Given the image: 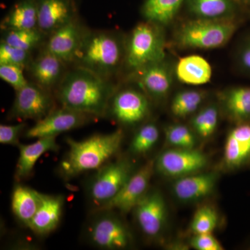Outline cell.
<instances>
[{"instance_id":"cell-1","label":"cell","mask_w":250,"mask_h":250,"mask_svg":"<svg viewBox=\"0 0 250 250\" xmlns=\"http://www.w3.org/2000/svg\"><path fill=\"white\" fill-rule=\"evenodd\" d=\"M114 86L104 78L85 69L76 67L61 81L58 98L62 107L103 116L107 113Z\"/></svg>"},{"instance_id":"cell-2","label":"cell","mask_w":250,"mask_h":250,"mask_svg":"<svg viewBox=\"0 0 250 250\" xmlns=\"http://www.w3.org/2000/svg\"><path fill=\"white\" fill-rule=\"evenodd\" d=\"M124 139L123 130L110 134H95L82 141L67 138L69 151L61 163L60 172L67 179L74 178L83 172L99 170L121 147Z\"/></svg>"},{"instance_id":"cell-3","label":"cell","mask_w":250,"mask_h":250,"mask_svg":"<svg viewBox=\"0 0 250 250\" xmlns=\"http://www.w3.org/2000/svg\"><path fill=\"white\" fill-rule=\"evenodd\" d=\"M125 44L109 31H85L74 59L77 67L105 79L113 76L125 62Z\"/></svg>"},{"instance_id":"cell-4","label":"cell","mask_w":250,"mask_h":250,"mask_svg":"<svg viewBox=\"0 0 250 250\" xmlns=\"http://www.w3.org/2000/svg\"><path fill=\"white\" fill-rule=\"evenodd\" d=\"M236 29L237 22L231 18H197L182 24L176 31L174 41L182 48H220L228 43Z\"/></svg>"},{"instance_id":"cell-5","label":"cell","mask_w":250,"mask_h":250,"mask_svg":"<svg viewBox=\"0 0 250 250\" xmlns=\"http://www.w3.org/2000/svg\"><path fill=\"white\" fill-rule=\"evenodd\" d=\"M161 27L146 21L133 29L125 44L124 62L131 71L165 60V36Z\"/></svg>"},{"instance_id":"cell-6","label":"cell","mask_w":250,"mask_h":250,"mask_svg":"<svg viewBox=\"0 0 250 250\" xmlns=\"http://www.w3.org/2000/svg\"><path fill=\"white\" fill-rule=\"evenodd\" d=\"M134 164L127 159L107 163L98 170L88 188L96 210L111 201L134 174Z\"/></svg>"},{"instance_id":"cell-7","label":"cell","mask_w":250,"mask_h":250,"mask_svg":"<svg viewBox=\"0 0 250 250\" xmlns=\"http://www.w3.org/2000/svg\"><path fill=\"white\" fill-rule=\"evenodd\" d=\"M88 229V239L93 246L106 250H125L132 243L126 225L111 210H98Z\"/></svg>"},{"instance_id":"cell-8","label":"cell","mask_w":250,"mask_h":250,"mask_svg":"<svg viewBox=\"0 0 250 250\" xmlns=\"http://www.w3.org/2000/svg\"><path fill=\"white\" fill-rule=\"evenodd\" d=\"M208 163V158L201 151L174 148L161 154L155 161V169L167 177L181 178L200 172Z\"/></svg>"},{"instance_id":"cell-9","label":"cell","mask_w":250,"mask_h":250,"mask_svg":"<svg viewBox=\"0 0 250 250\" xmlns=\"http://www.w3.org/2000/svg\"><path fill=\"white\" fill-rule=\"evenodd\" d=\"M54 102L47 90L37 83L28 82L16 90V98L10 115L18 119L39 121L52 111Z\"/></svg>"},{"instance_id":"cell-10","label":"cell","mask_w":250,"mask_h":250,"mask_svg":"<svg viewBox=\"0 0 250 250\" xmlns=\"http://www.w3.org/2000/svg\"><path fill=\"white\" fill-rule=\"evenodd\" d=\"M109 109L117 122L131 126L142 123L147 118L150 106L144 92L128 88L116 91L110 102Z\"/></svg>"},{"instance_id":"cell-11","label":"cell","mask_w":250,"mask_h":250,"mask_svg":"<svg viewBox=\"0 0 250 250\" xmlns=\"http://www.w3.org/2000/svg\"><path fill=\"white\" fill-rule=\"evenodd\" d=\"M90 115L62 107L52 110L47 116L36 122L26 131L27 139L56 137L57 135L80 127L89 119Z\"/></svg>"},{"instance_id":"cell-12","label":"cell","mask_w":250,"mask_h":250,"mask_svg":"<svg viewBox=\"0 0 250 250\" xmlns=\"http://www.w3.org/2000/svg\"><path fill=\"white\" fill-rule=\"evenodd\" d=\"M154 168L155 161H147L141 168L134 172L118 195L98 210H118L122 213H128L134 209L140 200L147 193Z\"/></svg>"},{"instance_id":"cell-13","label":"cell","mask_w":250,"mask_h":250,"mask_svg":"<svg viewBox=\"0 0 250 250\" xmlns=\"http://www.w3.org/2000/svg\"><path fill=\"white\" fill-rule=\"evenodd\" d=\"M133 210L142 232L149 238L159 237L167 219L165 200L160 192H147Z\"/></svg>"},{"instance_id":"cell-14","label":"cell","mask_w":250,"mask_h":250,"mask_svg":"<svg viewBox=\"0 0 250 250\" xmlns=\"http://www.w3.org/2000/svg\"><path fill=\"white\" fill-rule=\"evenodd\" d=\"M84 32L73 20L49 34L45 49L65 63L73 62Z\"/></svg>"},{"instance_id":"cell-15","label":"cell","mask_w":250,"mask_h":250,"mask_svg":"<svg viewBox=\"0 0 250 250\" xmlns=\"http://www.w3.org/2000/svg\"><path fill=\"white\" fill-rule=\"evenodd\" d=\"M38 27L45 35L75 19L71 0H38Z\"/></svg>"},{"instance_id":"cell-16","label":"cell","mask_w":250,"mask_h":250,"mask_svg":"<svg viewBox=\"0 0 250 250\" xmlns=\"http://www.w3.org/2000/svg\"><path fill=\"white\" fill-rule=\"evenodd\" d=\"M134 72L140 87L147 96L160 100L168 95L173 77L172 70L165 60Z\"/></svg>"},{"instance_id":"cell-17","label":"cell","mask_w":250,"mask_h":250,"mask_svg":"<svg viewBox=\"0 0 250 250\" xmlns=\"http://www.w3.org/2000/svg\"><path fill=\"white\" fill-rule=\"evenodd\" d=\"M218 179L216 172H197L177 179L172 190L182 201H195L209 195L214 190Z\"/></svg>"},{"instance_id":"cell-18","label":"cell","mask_w":250,"mask_h":250,"mask_svg":"<svg viewBox=\"0 0 250 250\" xmlns=\"http://www.w3.org/2000/svg\"><path fill=\"white\" fill-rule=\"evenodd\" d=\"M250 159V124L240 123L229 133L225 148L223 160L229 168H237Z\"/></svg>"},{"instance_id":"cell-19","label":"cell","mask_w":250,"mask_h":250,"mask_svg":"<svg viewBox=\"0 0 250 250\" xmlns=\"http://www.w3.org/2000/svg\"><path fill=\"white\" fill-rule=\"evenodd\" d=\"M63 204L61 195L42 194L40 205L28 228L39 236L52 233L60 223Z\"/></svg>"},{"instance_id":"cell-20","label":"cell","mask_w":250,"mask_h":250,"mask_svg":"<svg viewBox=\"0 0 250 250\" xmlns=\"http://www.w3.org/2000/svg\"><path fill=\"white\" fill-rule=\"evenodd\" d=\"M65 64L58 57L44 49L36 59H32L28 68L36 83L48 90L62 80Z\"/></svg>"},{"instance_id":"cell-21","label":"cell","mask_w":250,"mask_h":250,"mask_svg":"<svg viewBox=\"0 0 250 250\" xmlns=\"http://www.w3.org/2000/svg\"><path fill=\"white\" fill-rule=\"evenodd\" d=\"M18 147L20 155L15 172L16 181L29 177L41 156L48 152H55L59 148L56 137L41 138L31 144L20 145Z\"/></svg>"},{"instance_id":"cell-22","label":"cell","mask_w":250,"mask_h":250,"mask_svg":"<svg viewBox=\"0 0 250 250\" xmlns=\"http://www.w3.org/2000/svg\"><path fill=\"white\" fill-rule=\"evenodd\" d=\"M176 76L186 84L200 85L210 82L212 68L201 56L190 55L180 59L176 65Z\"/></svg>"},{"instance_id":"cell-23","label":"cell","mask_w":250,"mask_h":250,"mask_svg":"<svg viewBox=\"0 0 250 250\" xmlns=\"http://www.w3.org/2000/svg\"><path fill=\"white\" fill-rule=\"evenodd\" d=\"M41 195V192L21 184L14 187L11 196V208L18 220L27 227L39 208Z\"/></svg>"},{"instance_id":"cell-24","label":"cell","mask_w":250,"mask_h":250,"mask_svg":"<svg viewBox=\"0 0 250 250\" xmlns=\"http://www.w3.org/2000/svg\"><path fill=\"white\" fill-rule=\"evenodd\" d=\"M2 30L39 29L38 2L36 0H22L15 5L1 23Z\"/></svg>"},{"instance_id":"cell-25","label":"cell","mask_w":250,"mask_h":250,"mask_svg":"<svg viewBox=\"0 0 250 250\" xmlns=\"http://www.w3.org/2000/svg\"><path fill=\"white\" fill-rule=\"evenodd\" d=\"M185 1L187 0H146L143 15L147 21L166 25L173 21Z\"/></svg>"},{"instance_id":"cell-26","label":"cell","mask_w":250,"mask_h":250,"mask_svg":"<svg viewBox=\"0 0 250 250\" xmlns=\"http://www.w3.org/2000/svg\"><path fill=\"white\" fill-rule=\"evenodd\" d=\"M223 105L228 116L238 123L250 119V88L238 87L223 96Z\"/></svg>"},{"instance_id":"cell-27","label":"cell","mask_w":250,"mask_h":250,"mask_svg":"<svg viewBox=\"0 0 250 250\" xmlns=\"http://www.w3.org/2000/svg\"><path fill=\"white\" fill-rule=\"evenodd\" d=\"M189 11L197 18L223 19L233 11L231 0H187Z\"/></svg>"},{"instance_id":"cell-28","label":"cell","mask_w":250,"mask_h":250,"mask_svg":"<svg viewBox=\"0 0 250 250\" xmlns=\"http://www.w3.org/2000/svg\"><path fill=\"white\" fill-rule=\"evenodd\" d=\"M205 98L206 94L200 90H187L179 92L172 100L171 112L177 118H184L190 116L198 109Z\"/></svg>"},{"instance_id":"cell-29","label":"cell","mask_w":250,"mask_h":250,"mask_svg":"<svg viewBox=\"0 0 250 250\" xmlns=\"http://www.w3.org/2000/svg\"><path fill=\"white\" fill-rule=\"evenodd\" d=\"M2 41L18 48L31 52L36 48L43 39L44 33L39 29H18L4 31Z\"/></svg>"},{"instance_id":"cell-30","label":"cell","mask_w":250,"mask_h":250,"mask_svg":"<svg viewBox=\"0 0 250 250\" xmlns=\"http://www.w3.org/2000/svg\"><path fill=\"white\" fill-rule=\"evenodd\" d=\"M159 136V130L154 123L143 125L134 135L130 145V151L135 155L146 154L155 146Z\"/></svg>"},{"instance_id":"cell-31","label":"cell","mask_w":250,"mask_h":250,"mask_svg":"<svg viewBox=\"0 0 250 250\" xmlns=\"http://www.w3.org/2000/svg\"><path fill=\"white\" fill-rule=\"evenodd\" d=\"M219 111L215 105H210L200 110L192 120V129L202 139L210 137L218 124Z\"/></svg>"},{"instance_id":"cell-32","label":"cell","mask_w":250,"mask_h":250,"mask_svg":"<svg viewBox=\"0 0 250 250\" xmlns=\"http://www.w3.org/2000/svg\"><path fill=\"white\" fill-rule=\"evenodd\" d=\"M165 136L166 141L172 147L185 149L195 148V136L192 130L185 125H169L165 129Z\"/></svg>"},{"instance_id":"cell-33","label":"cell","mask_w":250,"mask_h":250,"mask_svg":"<svg viewBox=\"0 0 250 250\" xmlns=\"http://www.w3.org/2000/svg\"><path fill=\"white\" fill-rule=\"evenodd\" d=\"M218 220L216 210L210 206H203L195 212L190 228L195 234L212 233L216 228Z\"/></svg>"},{"instance_id":"cell-34","label":"cell","mask_w":250,"mask_h":250,"mask_svg":"<svg viewBox=\"0 0 250 250\" xmlns=\"http://www.w3.org/2000/svg\"><path fill=\"white\" fill-rule=\"evenodd\" d=\"M32 61L31 52L14 47L1 41L0 43V65L11 64L22 68H28Z\"/></svg>"},{"instance_id":"cell-35","label":"cell","mask_w":250,"mask_h":250,"mask_svg":"<svg viewBox=\"0 0 250 250\" xmlns=\"http://www.w3.org/2000/svg\"><path fill=\"white\" fill-rule=\"evenodd\" d=\"M22 67L11 64L0 65V77L9 83L15 90H18L27 85L28 82L23 74Z\"/></svg>"},{"instance_id":"cell-36","label":"cell","mask_w":250,"mask_h":250,"mask_svg":"<svg viewBox=\"0 0 250 250\" xmlns=\"http://www.w3.org/2000/svg\"><path fill=\"white\" fill-rule=\"evenodd\" d=\"M26 127L24 123L14 125H0V143L9 146H19L20 135Z\"/></svg>"},{"instance_id":"cell-37","label":"cell","mask_w":250,"mask_h":250,"mask_svg":"<svg viewBox=\"0 0 250 250\" xmlns=\"http://www.w3.org/2000/svg\"><path fill=\"white\" fill-rule=\"evenodd\" d=\"M190 245L197 250H222L223 247L212 233H197L190 241Z\"/></svg>"},{"instance_id":"cell-38","label":"cell","mask_w":250,"mask_h":250,"mask_svg":"<svg viewBox=\"0 0 250 250\" xmlns=\"http://www.w3.org/2000/svg\"><path fill=\"white\" fill-rule=\"evenodd\" d=\"M240 61L243 67L250 70V42L242 50Z\"/></svg>"}]
</instances>
